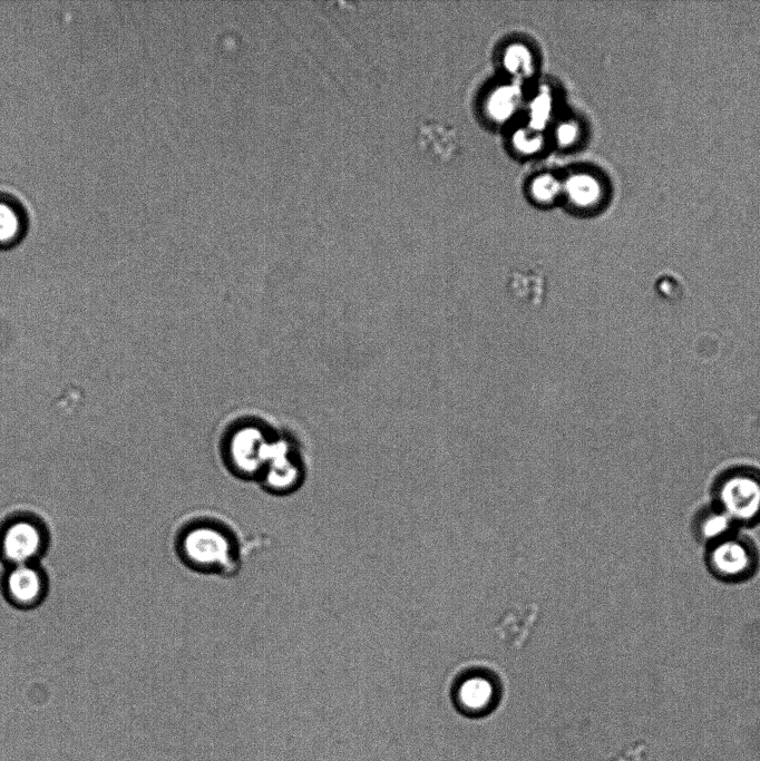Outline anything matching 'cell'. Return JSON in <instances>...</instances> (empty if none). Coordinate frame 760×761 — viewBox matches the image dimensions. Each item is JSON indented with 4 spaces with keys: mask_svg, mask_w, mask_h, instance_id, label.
<instances>
[{
    "mask_svg": "<svg viewBox=\"0 0 760 761\" xmlns=\"http://www.w3.org/2000/svg\"><path fill=\"white\" fill-rule=\"evenodd\" d=\"M562 191L559 182L549 174H543L534 178L530 185V193L533 197L543 204H548L555 201Z\"/></svg>",
    "mask_w": 760,
    "mask_h": 761,
    "instance_id": "cell-17",
    "label": "cell"
},
{
    "mask_svg": "<svg viewBox=\"0 0 760 761\" xmlns=\"http://www.w3.org/2000/svg\"><path fill=\"white\" fill-rule=\"evenodd\" d=\"M711 503L722 509L740 528L760 524V469L733 465L721 470L710 488Z\"/></svg>",
    "mask_w": 760,
    "mask_h": 761,
    "instance_id": "cell-3",
    "label": "cell"
},
{
    "mask_svg": "<svg viewBox=\"0 0 760 761\" xmlns=\"http://www.w3.org/2000/svg\"><path fill=\"white\" fill-rule=\"evenodd\" d=\"M520 100L517 87L501 86L496 88L487 101V110L496 120H506L516 111Z\"/></svg>",
    "mask_w": 760,
    "mask_h": 761,
    "instance_id": "cell-13",
    "label": "cell"
},
{
    "mask_svg": "<svg viewBox=\"0 0 760 761\" xmlns=\"http://www.w3.org/2000/svg\"><path fill=\"white\" fill-rule=\"evenodd\" d=\"M564 189L569 201L581 207L596 204L602 195L600 182L586 173L571 176L566 181Z\"/></svg>",
    "mask_w": 760,
    "mask_h": 761,
    "instance_id": "cell-11",
    "label": "cell"
},
{
    "mask_svg": "<svg viewBox=\"0 0 760 761\" xmlns=\"http://www.w3.org/2000/svg\"><path fill=\"white\" fill-rule=\"evenodd\" d=\"M514 146L524 154H533L540 149L543 145V136L539 130L522 128L513 136Z\"/></svg>",
    "mask_w": 760,
    "mask_h": 761,
    "instance_id": "cell-18",
    "label": "cell"
},
{
    "mask_svg": "<svg viewBox=\"0 0 760 761\" xmlns=\"http://www.w3.org/2000/svg\"><path fill=\"white\" fill-rule=\"evenodd\" d=\"M283 428L260 410L228 413L215 435V452L224 471L238 481L256 482Z\"/></svg>",
    "mask_w": 760,
    "mask_h": 761,
    "instance_id": "cell-2",
    "label": "cell"
},
{
    "mask_svg": "<svg viewBox=\"0 0 760 761\" xmlns=\"http://www.w3.org/2000/svg\"><path fill=\"white\" fill-rule=\"evenodd\" d=\"M172 548L185 569L221 578L236 576L247 554V543L238 526L210 509L193 510L178 520Z\"/></svg>",
    "mask_w": 760,
    "mask_h": 761,
    "instance_id": "cell-1",
    "label": "cell"
},
{
    "mask_svg": "<svg viewBox=\"0 0 760 761\" xmlns=\"http://www.w3.org/2000/svg\"><path fill=\"white\" fill-rule=\"evenodd\" d=\"M553 99L548 90L543 89L529 105V127L540 130L550 117Z\"/></svg>",
    "mask_w": 760,
    "mask_h": 761,
    "instance_id": "cell-16",
    "label": "cell"
},
{
    "mask_svg": "<svg viewBox=\"0 0 760 761\" xmlns=\"http://www.w3.org/2000/svg\"><path fill=\"white\" fill-rule=\"evenodd\" d=\"M504 66L508 72L517 77H526L533 70V58L523 45H513L505 51Z\"/></svg>",
    "mask_w": 760,
    "mask_h": 761,
    "instance_id": "cell-15",
    "label": "cell"
},
{
    "mask_svg": "<svg viewBox=\"0 0 760 761\" xmlns=\"http://www.w3.org/2000/svg\"><path fill=\"white\" fill-rule=\"evenodd\" d=\"M23 223L17 208L7 202H0V247H8L20 240Z\"/></svg>",
    "mask_w": 760,
    "mask_h": 761,
    "instance_id": "cell-14",
    "label": "cell"
},
{
    "mask_svg": "<svg viewBox=\"0 0 760 761\" xmlns=\"http://www.w3.org/2000/svg\"><path fill=\"white\" fill-rule=\"evenodd\" d=\"M538 607L525 605L508 611L495 625L499 641L510 650H519L535 626Z\"/></svg>",
    "mask_w": 760,
    "mask_h": 761,
    "instance_id": "cell-9",
    "label": "cell"
},
{
    "mask_svg": "<svg viewBox=\"0 0 760 761\" xmlns=\"http://www.w3.org/2000/svg\"><path fill=\"white\" fill-rule=\"evenodd\" d=\"M577 137L578 127L572 121H564L556 129V138L561 145H571Z\"/></svg>",
    "mask_w": 760,
    "mask_h": 761,
    "instance_id": "cell-19",
    "label": "cell"
},
{
    "mask_svg": "<svg viewBox=\"0 0 760 761\" xmlns=\"http://www.w3.org/2000/svg\"><path fill=\"white\" fill-rule=\"evenodd\" d=\"M310 472L309 457L301 439L284 426L257 481L272 497L284 498L300 491Z\"/></svg>",
    "mask_w": 760,
    "mask_h": 761,
    "instance_id": "cell-5",
    "label": "cell"
},
{
    "mask_svg": "<svg viewBox=\"0 0 760 761\" xmlns=\"http://www.w3.org/2000/svg\"><path fill=\"white\" fill-rule=\"evenodd\" d=\"M50 544L49 526L35 511L13 510L0 520V562L4 567L40 563Z\"/></svg>",
    "mask_w": 760,
    "mask_h": 761,
    "instance_id": "cell-4",
    "label": "cell"
},
{
    "mask_svg": "<svg viewBox=\"0 0 760 761\" xmlns=\"http://www.w3.org/2000/svg\"><path fill=\"white\" fill-rule=\"evenodd\" d=\"M421 144L435 155L447 156L456 149V135L447 126L428 124L421 127Z\"/></svg>",
    "mask_w": 760,
    "mask_h": 761,
    "instance_id": "cell-12",
    "label": "cell"
},
{
    "mask_svg": "<svg viewBox=\"0 0 760 761\" xmlns=\"http://www.w3.org/2000/svg\"><path fill=\"white\" fill-rule=\"evenodd\" d=\"M496 691L493 683L483 676L464 680L456 692L457 704L467 714L479 715L487 712L495 702Z\"/></svg>",
    "mask_w": 760,
    "mask_h": 761,
    "instance_id": "cell-10",
    "label": "cell"
},
{
    "mask_svg": "<svg viewBox=\"0 0 760 761\" xmlns=\"http://www.w3.org/2000/svg\"><path fill=\"white\" fill-rule=\"evenodd\" d=\"M691 531L696 542L708 547L741 531V528L722 509L710 503L695 511Z\"/></svg>",
    "mask_w": 760,
    "mask_h": 761,
    "instance_id": "cell-8",
    "label": "cell"
},
{
    "mask_svg": "<svg viewBox=\"0 0 760 761\" xmlns=\"http://www.w3.org/2000/svg\"><path fill=\"white\" fill-rule=\"evenodd\" d=\"M703 560L709 574L725 584L752 579L760 567L756 543L741 531L704 547Z\"/></svg>",
    "mask_w": 760,
    "mask_h": 761,
    "instance_id": "cell-6",
    "label": "cell"
},
{
    "mask_svg": "<svg viewBox=\"0 0 760 761\" xmlns=\"http://www.w3.org/2000/svg\"><path fill=\"white\" fill-rule=\"evenodd\" d=\"M50 579L40 563L4 567L0 578V592L4 601L20 611L39 607L48 597Z\"/></svg>",
    "mask_w": 760,
    "mask_h": 761,
    "instance_id": "cell-7",
    "label": "cell"
}]
</instances>
